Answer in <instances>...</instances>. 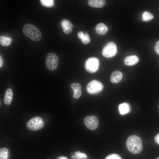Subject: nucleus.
Wrapping results in <instances>:
<instances>
[{
	"instance_id": "obj_1",
	"label": "nucleus",
	"mask_w": 159,
	"mask_h": 159,
	"mask_svg": "<svg viewBox=\"0 0 159 159\" xmlns=\"http://www.w3.org/2000/svg\"><path fill=\"white\" fill-rule=\"evenodd\" d=\"M126 147L128 150L134 154H138L143 150V142L141 138L135 135L130 136L126 142Z\"/></svg>"
},
{
	"instance_id": "obj_2",
	"label": "nucleus",
	"mask_w": 159,
	"mask_h": 159,
	"mask_svg": "<svg viewBox=\"0 0 159 159\" xmlns=\"http://www.w3.org/2000/svg\"><path fill=\"white\" fill-rule=\"evenodd\" d=\"M22 31L26 37L34 41H38L42 38L40 30L33 24L29 23L25 24L22 28Z\"/></svg>"
},
{
	"instance_id": "obj_3",
	"label": "nucleus",
	"mask_w": 159,
	"mask_h": 159,
	"mask_svg": "<svg viewBox=\"0 0 159 159\" xmlns=\"http://www.w3.org/2000/svg\"><path fill=\"white\" fill-rule=\"evenodd\" d=\"M117 52V47L116 44L113 42H108L103 47L102 53L104 57L111 58L114 56Z\"/></svg>"
},
{
	"instance_id": "obj_4",
	"label": "nucleus",
	"mask_w": 159,
	"mask_h": 159,
	"mask_svg": "<svg viewBox=\"0 0 159 159\" xmlns=\"http://www.w3.org/2000/svg\"><path fill=\"white\" fill-rule=\"evenodd\" d=\"M44 122L42 119L38 116L33 117L26 123V127L29 130L36 131L42 128L44 126Z\"/></svg>"
},
{
	"instance_id": "obj_5",
	"label": "nucleus",
	"mask_w": 159,
	"mask_h": 159,
	"mask_svg": "<svg viewBox=\"0 0 159 159\" xmlns=\"http://www.w3.org/2000/svg\"><path fill=\"white\" fill-rule=\"evenodd\" d=\"M58 57L55 53H48L46 59V65L47 69L51 71L56 69L58 66Z\"/></svg>"
},
{
	"instance_id": "obj_6",
	"label": "nucleus",
	"mask_w": 159,
	"mask_h": 159,
	"mask_svg": "<svg viewBox=\"0 0 159 159\" xmlns=\"http://www.w3.org/2000/svg\"><path fill=\"white\" fill-rule=\"evenodd\" d=\"M103 85L100 82L95 80L90 81L87 85V92L90 94H95L101 92L103 89Z\"/></svg>"
},
{
	"instance_id": "obj_7",
	"label": "nucleus",
	"mask_w": 159,
	"mask_h": 159,
	"mask_svg": "<svg viewBox=\"0 0 159 159\" xmlns=\"http://www.w3.org/2000/svg\"><path fill=\"white\" fill-rule=\"evenodd\" d=\"M99 66L98 59L95 57H91L88 58L85 63L86 70L90 73H94L98 70Z\"/></svg>"
},
{
	"instance_id": "obj_8",
	"label": "nucleus",
	"mask_w": 159,
	"mask_h": 159,
	"mask_svg": "<svg viewBox=\"0 0 159 159\" xmlns=\"http://www.w3.org/2000/svg\"><path fill=\"white\" fill-rule=\"evenodd\" d=\"M84 123L88 129L93 130L98 127L99 121L97 118L95 116H88L86 117L84 119Z\"/></svg>"
},
{
	"instance_id": "obj_9",
	"label": "nucleus",
	"mask_w": 159,
	"mask_h": 159,
	"mask_svg": "<svg viewBox=\"0 0 159 159\" xmlns=\"http://www.w3.org/2000/svg\"><path fill=\"white\" fill-rule=\"evenodd\" d=\"M61 24L63 31L65 34H68L72 32L73 25L69 21L65 19H63L61 21Z\"/></svg>"
},
{
	"instance_id": "obj_10",
	"label": "nucleus",
	"mask_w": 159,
	"mask_h": 159,
	"mask_svg": "<svg viewBox=\"0 0 159 159\" xmlns=\"http://www.w3.org/2000/svg\"><path fill=\"white\" fill-rule=\"evenodd\" d=\"M71 87L74 91L73 97L75 99H78L80 97L82 94L81 86L77 82L72 83Z\"/></svg>"
},
{
	"instance_id": "obj_11",
	"label": "nucleus",
	"mask_w": 159,
	"mask_h": 159,
	"mask_svg": "<svg viewBox=\"0 0 159 159\" xmlns=\"http://www.w3.org/2000/svg\"><path fill=\"white\" fill-rule=\"evenodd\" d=\"M139 61L138 57L135 55L127 56L124 59L125 64L128 66H132L136 64Z\"/></svg>"
},
{
	"instance_id": "obj_12",
	"label": "nucleus",
	"mask_w": 159,
	"mask_h": 159,
	"mask_svg": "<svg viewBox=\"0 0 159 159\" xmlns=\"http://www.w3.org/2000/svg\"><path fill=\"white\" fill-rule=\"evenodd\" d=\"M122 74L120 71H115L111 74L110 77L111 82L113 83H117L122 80Z\"/></svg>"
},
{
	"instance_id": "obj_13",
	"label": "nucleus",
	"mask_w": 159,
	"mask_h": 159,
	"mask_svg": "<svg viewBox=\"0 0 159 159\" xmlns=\"http://www.w3.org/2000/svg\"><path fill=\"white\" fill-rule=\"evenodd\" d=\"M13 97V93L11 88H8L6 90L4 99V103L6 105L11 104Z\"/></svg>"
},
{
	"instance_id": "obj_14",
	"label": "nucleus",
	"mask_w": 159,
	"mask_h": 159,
	"mask_svg": "<svg viewBox=\"0 0 159 159\" xmlns=\"http://www.w3.org/2000/svg\"><path fill=\"white\" fill-rule=\"evenodd\" d=\"M105 3V1L103 0H90L88 1V4L90 6L97 8L102 7Z\"/></svg>"
},
{
	"instance_id": "obj_15",
	"label": "nucleus",
	"mask_w": 159,
	"mask_h": 159,
	"mask_svg": "<svg viewBox=\"0 0 159 159\" xmlns=\"http://www.w3.org/2000/svg\"><path fill=\"white\" fill-rule=\"evenodd\" d=\"M77 36L85 44H88L90 41L89 35L87 33H84L82 31L79 32L77 33Z\"/></svg>"
},
{
	"instance_id": "obj_16",
	"label": "nucleus",
	"mask_w": 159,
	"mask_h": 159,
	"mask_svg": "<svg viewBox=\"0 0 159 159\" xmlns=\"http://www.w3.org/2000/svg\"><path fill=\"white\" fill-rule=\"evenodd\" d=\"M95 31L99 34L104 35L108 31V28L106 26L102 23L97 24L95 27Z\"/></svg>"
},
{
	"instance_id": "obj_17",
	"label": "nucleus",
	"mask_w": 159,
	"mask_h": 159,
	"mask_svg": "<svg viewBox=\"0 0 159 159\" xmlns=\"http://www.w3.org/2000/svg\"><path fill=\"white\" fill-rule=\"evenodd\" d=\"M119 110L120 114L124 115L130 112V106L127 103H123L119 105Z\"/></svg>"
},
{
	"instance_id": "obj_18",
	"label": "nucleus",
	"mask_w": 159,
	"mask_h": 159,
	"mask_svg": "<svg viewBox=\"0 0 159 159\" xmlns=\"http://www.w3.org/2000/svg\"><path fill=\"white\" fill-rule=\"evenodd\" d=\"M12 39L9 37L1 36L0 37V43L1 45L4 47H8L11 43Z\"/></svg>"
},
{
	"instance_id": "obj_19",
	"label": "nucleus",
	"mask_w": 159,
	"mask_h": 159,
	"mask_svg": "<svg viewBox=\"0 0 159 159\" xmlns=\"http://www.w3.org/2000/svg\"><path fill=\"white\" fill-rule=\"evenodd\" d=\"M71 158L72 159H86L87 156L85 153L77 151L75 152L74 155H72Z\"/></svg>"
},
{
	"instance_id": "obj_20",
	"label": "nucleus",
	"mask_w": 159,
	"mask_h": 159,
	"mask_svg": "<svg viewBox=\"0 0 159 159\" xmlns=\"http://www.w3.org/2000/svg\"><path fill=\"white\" fill-rule=\"evenodd\" d=\"M154 18L153 15L150 12L146 11H144L142 14V19L144 21H148Z\"/></svg>"
},
{
	"instance_id": "obj_21",
	"label": "nucleus",
	"mask_w": 159,
	"mask_h": 159,
	"mask_svg": "<svg viewBox=\"0 0 159 159\" xmlns=\"http://www.w3.org/2000/svg\"><path fill=\"white\" fill-rule=\"evenodd\" d=\"M8 149L5 148H1L0 149V159H7L8 154Z\"/></svg>"
},
{
	"instance_id": "obj_22",
	"label": "nucleus",
	"mask_w": 159,
	"mask_h": 159,
	"mask_svg": "<svg viewBox=\"0 0 159 159\" xmlns=\"http://www.w3.org/2000/svg\"><path fill=\"white\" fill-rule=\"evenodd\" d=\"M42 4L46 7H52L54 5V1L53 0H41Z\"/></svg>"
},
{
	"instance_id": "obj_23",
	"label": "nucleus",
	"mask_w": 159,
	"mask_h": 159,
	"mask_svg": "<svg viewBox=\"0 0 159 159\" xmlns=\"http://www.w3.org/2000/svg\"><path fill=\"white\" fill-rule=\"evenodd\" d=\"M105 159H122L121 157L118 154L113 153L107 156Z\"/></svg>"
},
{
	"instance_id": "obj_24",
	"label": "nucleus",
	"mask_w": 159,
	"mask_h": 159,
	"mask_svg": "<svg viewBox=\"0 0 159 159\" xmlns=\"http://www.w3.org/2000/svg\"><path fill=\"white\" fill-rule=\"evenodd\" d=\"M154 49L156 53L159 55V40L156 43Z\"/></svg>"
},
{
	"instance_id": "obj_25",
	"label": "nucleus",
	"mask_w": 159,
	"mask_h": 159,
	"mask_svg": "<svg viewBox=\"0 0 159 159\" xmlns=\"http://www.w3.org/2000/svg\"><path fill=\"white\" fill-rule=\"evenodd\" d=\"M154 140L157 144L159 145V133L155 136Z\"/></svg>"
},
{
	"instance_id": "obj_26",
	"label": "nucleus",
	"mask_w": 159,
	"mask_h": 159,
	"mask_svg": "<svg viewBox=\"0 0 159 159\" xmlns=\"http://www.w3.org/2000/svg\"><path fill=\"white\" fill-rule=\"evenodd\" d=\"M3 64V61L1 56L0 57V67H1L2 66Z\"/></svg>"
},
{
	"instance_id": "obj_27",
	"label": "nucleus",
	"mask_w": 159,
	"mask_h": 159,
	"mask_svg": "<svg viewBox=\"0 0 159 159\" xmlns=\"http://www.w3.org/2000/svg\"><path fill=\"white\" fill-rule=\"evenodd\" d=\"M57 159H68L65 156H62L59 157Z\"/></svg>"
},
{
	"instance_id": "obj_28",
	"label": "nucleus",
	"mask_w": 159,
	"mask_h": 159,
	"mask_svg": "<svg viewBox=\"0 0 159 159\" xmlns=\"http://www.w3.org/2000/svg\"><path fill=\"white\" fill-rule=\"evenodd\" d=\"M156 159H159V157L158 158Z\"/></svg>"
},
{
	"instance_id": "obj_29",
	"label": "nucleus",
	"mask_w": 159,
	"mask_h": 159,
	"mask_svg": "<svg viewBox=\"0 0 159 159\" xmlns=\"http://www.w3.org/2000/svg\"></svg>"
}]
</instances>
